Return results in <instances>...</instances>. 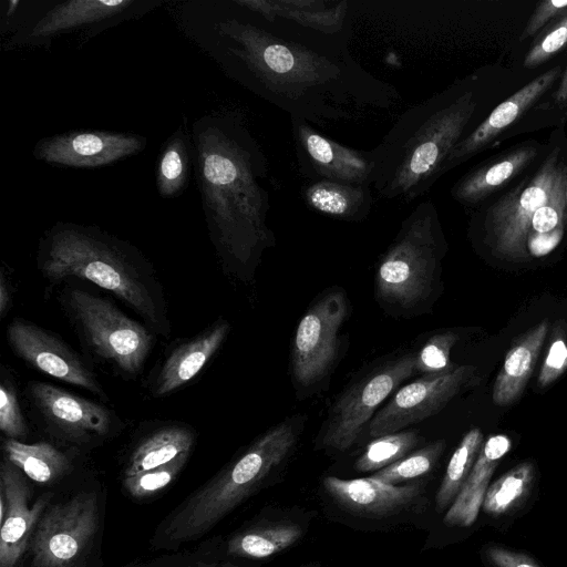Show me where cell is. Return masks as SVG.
I'll return each mask as SVG.
<instances>
[{"label":"cell","mask_w":567,"mask_h":567,"mask_svg":"<svg viewBox=\"0 0 567 567\" xmlns=\"http://www.w3.org/2000/svg\"><path fill=\"white\" fill-rule=\"evenodd\" d=\"M185 34L241 86L309 123L351 120L400 95L349 50L350 31L326 33L248 9L238 0L184 3Z\"/></svg>","instance_id":"1"},{"label":"cell","mask_w":567,"mask_h":567,"mask_svg":"<svg viewBox=\"0 0 567 567\" xmlns=\"http://www.w3.org/2000/svg\"><path fill=\"white\" fill-rule=\"evenodd\" d=\"M193 155L210 239L229 268L252 264L275 241L267 226V157L238 111L217 110L192 124Z\"/></svg>","instance_id":"2"},{"label":"cell","mask_w":567,"mask_h":567,"mask_svg":"<svg viewBox=\"0 0 567 567\" xmlns=\"http://www.w3.org/2000/svg\"><path fill=\"white\" fill-rule=\"evenodd\" d=\"M37 266L51 285L79 278L110 291L155 334L169 338L163 286L152 262L128 241L96 226L58 221L39 241Z\"/></svg>","instance_id":"3"},{"label":"cell","mask_w":567,"mask_h":567,"mask_svg":"<svg viewBox=\"0 0 567 567\" xmlns=\"http://www.w3.org/2000/svg\"><path fill=\"white\" fill-rule=\"evenodd\" d=\"M477 110L472 87H454L403 112L372 148V186L384 199L412 202L443 175Z\"/></svg>","instance_id":"4"},{"label":"cell","mask_w":567,"mask_h":567,"mask_svg":"<svg viewBox=\"0 0 567 567\" xmlns=\"http://www.w3.org/2000/svg\"><path fill=\"white\" fill-rule=\"evenodd\" d=\"M302 422L287 419L255 440L238 457L177 505L158 525L151 545L177 549L214 528L288 456Z\"/></svg>","instance_id":"5"},{"label":"cell","mask_w":567,"mask_h":567,"mask_svg":"<svg viewBox=\"0 0 567 567\" xmlns=\"http://www.w3.org/2000/svg\"><path fill=\"white\" fill-rule=\"evenodd\" d=\"M444 249L436 207L432 200H423L402 220L378 265L379 299L404 309L420 305L432 291Z\"/></svg>","instance_id":"6"},{"label":"cell","mask_w":567,"mask_h":567,"mask_svg":"<svg viewBox=\"0 0 567 567\" xmlns=\"http://www.w3.org/2000/svg\"><path fill=\"white\" fill-rule=\"evenodd\" d=\"M61 303L81 342L93 358L134 378L155 344V333L126 316L110 300L79 288H68Z\"/></svg>","instance_id":"7"},{"label":"cell","mask_w":567,"mask_h":567,"mask_svg":"<svg viewBox=\"0 0 567 567\" xmlns=\"http://www.w3.org/2000/svg\"><path fill=\"white\" fill-rule=\"evenodd\" d=\"M161 3L154 0H68L45 2L44 9L30 13L23 8L18 13L20 1H10L2 25L22 18L2 30L10 32L3 48L48 47L60 35L78 32L87 39L125 20L142 17Z\"/></svg>","instance_id":"8"},{"label":"cell","mask_w":567,"mask_h":567,"mask_svg":"<svg viewBox=\"0 0 567 567\" xmlns=\"http://www.w3.org/2000/svg\"><path fill=\"white\" fill-rule=\"evenodd\" d=\"M25 396L44 432L71 447H89L115 436L122 420L107 406L48 382L30 381Z\"/></svg>","instance_id":"9"},{"label":"cell","mask_w":567,"mask_h":567,"mask_svg":"<svg viewBox=\"0 0 567 567\" xmlns=\"http://www.w3.org/2000/svg\"><path fill=\"white\" fill-rule=\"evenodd\" d=\"M100 515L95 491L50 504L30 540L31 567H80L95 540Z\"/></svg>","instance_id":"10"},{"label":"cell","mask_w":567,"mask_h":567,"mask_svg":"<svg viewBox=\"0 0 567 567\" xmlns=\"http://www.w3.org/2000/svg\"><path fill=\"white\" fill-rule=\"evenodd\" d=\"M415 358L409 352L383 362L346 389L329 410L322 444L338 451L351 447L378 406L416 371Z\"/></svg>","instance_id":"11"},{"label":"cell","mask_w":567,"mask_h":567,"mask_svg":"<svg viewBox=\"0 0 567 567\" xmlns=\"http://www.w3.org/2000/svg\"><path fill=\"white\" fill-rule=\"evenodd\" d=\"M561 171L558 152L554 151L530 179L489 207L484 225L494 255L513 260L529 256L526 240L533 215L548 200Z\"/></svg>","instance_id":"12"},{"label":"cell","mask_w":567,"mask_h":567,"mask_svg":"<svg viewBox=\"0 0 567 567\" xmlns=\"http://www.w3.org/2000/svg\"><path fill=\"white\" fill-rule=\"evenodd\" d=\"M349 311L346 292L333 288L317 298L301 318L291 352L292 375L299 385H315L331 371Z\"/></svg>","instance_id":"13"},{"label":"cell","mask_w":567,"mask_h":567,"mask_svg":"<svg viewBox=\"0 0 567 567\" xmlns=\"http://www.w3.org/2000/svg\"><path fill=\"white\" fill-rule=\"evenodd\" d=\"M476 368L454 365L429 373L400 388L369 422L371 437L395 433L440 412L455 395L473 384Z\"/></svg>","instance_id":"14"},{"label":"cell","mask_w":567,"mask_h":567,"mask_svg":"<svg viewBox=\"0 0 567 567\" xmlns=\"http://www.w3.org/2000/svg\"><path fill=\"white\" fill-rule=\"evenodd\" d=\"M6 336L12 352L29 367L106 399L89 363L54 332L17 317L8 324Z\"/></svg>","instance_id":"15"},{"label":"cell","mask_w":567,"mask_h":567,"mask_svg":"<svg viewBox=\"0 0 567 567\" xmlns=\"http://www.w3.org/2000/svg\"><path fill=\"white\" fill-rule=\"evenodd\" d=\"M299 172L308 181L327 179L372 186V151L342 145L318 132L308 121L289 117Z\"/></svg>","instance_id":"16"},{"label":"cell","mask_w":567,"mask_h":567,"mask_svg":"<svg viewBox=\"0 0 567 567\" xmlns=\"http://www.w3.org/2000/svg\"><path fill=\"white\" fill-rule=\"evenodd\" d=\"M27 476L3 457L0 466V567H17L29 549L35 527L51 504L48 492L30 506Z\"/></svg>","instance_id":"17"},{"label":"cell","mask_w":567,"mask_h":567,"mask_svg":"<svg viewBox=\"0 0 567 567\" xmlns=\"http://www.w3.org/2000/svg\"><path fill=\"white\" fill-rule=\"evenodd\" d=\"M146 138L138 134L107 131H72L41 138L33 148L48 164L94 168L142 152Z\"/></svg>","instance_id":"18"},{"label":"cell","mask_w":567,"mask_h":567,"mask_svg":"<svg viewBox=\"0 0 567 567\" xmlns=\"http://www.w3.org/2000/svg\"><path fill=\"white\" fill-rule=\"evenodd\" d=\"M229 331V322L218 318L196 336L174 344L152 381L151 394L169 395L192 382L219 350Z\"/></svg>","instance_id":"19"},{"label":"cell","mask_w":567,"mask_h":567,"mask_svg":"<svg viewBox=\"0 0 567 567\" xmlns=\"http://www.w3.org/2000/svg\"><path fill=\"white\" fill-rule=\"evenodd\" d=\"M560 72L559 66L546 71L498 104L454 147L445 162L443 174L489 145L556 82Z\"/></svg>","instance_id":"20"},{"label":"cell","mask_w":567,"mask_h":567,"mask_svg":"<svg viewBox=\"0 0 567 567\" xmlns=\"http://www.w3.org/2000/svg\"><path fill=\"white\" fill-rule=\"evenodd\" d=\"M323 486L339 506L365 517L393 515L411 504L422 491L420 483L392 485L372 476L353 480L328 476Z\"/></svg>","instance_id":"21"},{"label":"cell","mask_w":567,"mask_h":567,"mask_svg":"<svg viewBox=\"0 0 567 567\" xmlns=\"http://www.w3.org/2000/svg\"><path fill=\"white\" fill-rule=\"evenodd\" d=\"M549 329L548 320L540 321L512 343L493 386V402L505 406L524 392L534 371Z\"/></svg>","instance_id":"22"},{"label":"cell","mask_w":567,"mask_h":567,"mask_svg":"<svg viewBox=\"0 0 567 567\" xmlns=\"http://www.w3.org/2000/svg\"><path fill=\"white\" fill-rule=\"evenodd\" d=\"M248 9L268 12L303 27L340 33L351 30L350 2L322 0H238Z\"/></svg>","instance_id":"23"},{"label":"cell","mask_w":567,"mask_h":567,"mask_svg":"<svg viewBox=\"0 0 567 567\" xmlns=\"http://www.w3.org/2000/svg\"><path fill=\"white\" fill-rule=\"evenodd\" d=\"M301 196L312 210L347 221L364 220L373 204L370 185L327 179L308 181L301 188Z\"/></svg>","instance_id":"24"},{"label":"cell","mask_w":567,"mask_h":567,"mask_svg":"<svg viewBox=\"0 0 567 567\" xmlns=\"http://www.w3.org/2000/svg\"><path fill=\"white\" fill-rule=\"evenodd\" d=\"M196 431L185 423H167L146 434L134 446L124 467V477L132 476L190 453Z\"/></svg>","instance_id":"25"},{"label":"cell","mask_w":567,"mask_h":567,"mask_svg":"<svg viewBox=\"0 0 567 567\" xmlns=\"http://www.w3.org/2000/svg\"><path fill=\"white\" fill-rule=\"evenodd\" d=\"M533 146L518 147L497 161L483 165L463 176L451 189L452 196L464 205H474L501 187L536 156Z\"/></svg>","instance_id":"26"},{"label":"cell","mask_w":567,"mask_h":567,"mask_svg":"<svg viewBox=\"0 0 567 567\" xmlns=\"http://www.w3.org/2000/svg\"><path fill=\"white\" fill-rule=\"evenodd\" d=\"M2 451L7 460L37 483L55 482L73 470L71 455L47 442L28 444L3 439Z\"/></svg>","instance_id":"27"},{"label":"cell","mask_w":567,"mask_h":567,"mask_svg":"<svg viewBox=\"0 0 567 567\" xmlns=\"http://www.w3.org/2000/svg\"><path fill=\"white\" fill-rule=\"evenodd\" d=\"M301 533L296 524L257 525L234 534L227 542L226 554L236 558H266L295 544Z\"/></svg>","instance_id":"28"},{"label":"cell","mask_w":567,"mask_h":567,"mask_svg":"<svg viewBox=\"0 0 567 567\" xmlns=\"http://www.w3.org/2000/svg\"><path fill=\"white\" fill-rule=\"evenodd\" d=\"M192 157V134L182 124L166 141L158 157L156 187L162 197H176L187 187Z\"/></svg>","instance_id":"29"},{"label":"cell","mask_w":567,"mask_h":567,"mask_svg":"<svg viewBox=\"0 0 567 567\" xmlns=\"http://www.w3.org/2000/svg\"><path fill=\"white\" fill-rule=\"evenodd\" d=\"M483 441V433L478 427L470 430L463 436L447 464L436 493L435 504L439 512L445 509L460 493L482 449Z\"/></svg>","instance_id":"30"},{"label":"cell","mask_w":567,"mask_h":567,"mask_svg":"<svg viewBox=\"0 0 567 567\" xmlns=\"http://www.w3.org/2000/svg\"><path fill=\"white\" fill-rule=\"evenodd\" d=\"M535 470L532 462H523L503 474L488 486L483 509L491 516L505 515L529 492Z\"/></svg>","instance_id":"31"},{"label":"cell","mask_w":567,"mask_h":567,"mask_svg":"<svg viewBox=\"0 0 567 567\" xmlns=\"http://www.w3.org/2000/svg\"><path fill=\"white\" fill-rule=\"evenodd\" d=\"M420 441L415 431H399L375 437L355 462L360 472L380 471L403 458Z\"/></svg>","instance_id":"32"},{"label":"cell","mask_w":567,"mask_h":567,"mask_svg":"<svg viewBox=\"0 0 567 567\" xmlns=\"http://www.w3.org/2000/svg\"><path fill=\"white\" fill-rule=\"evenodd\" d=\"M444 447L443 440L435 441L375 472L372 477L386 484L396 485L400 482L422 476L433 468Z\"/></svg>","instance_id":"33"},{"label":"cell","mask_w":567,"mask_h":567,"mask_svg":"<svg viewBox=\"0 0 567 567\" xmlns=\"http://www.w3.org/2000/svg\"><path fill=\"white\" fill-rule=\"evenodd\" d=\"M190 453H184L162 466L123 478L124 489L134 498L144 499L157 495L171 485L186 465Z\"/></svg>","instance_id":"34"},{"label":"cell","mask_w":567,"mask_h":567,"mask_svg":"<svg viewBox=\"0 0 567 567\" xmlns=\"http://www.w3.org/2000/svg\"><path fill=\"white\" fill-rule=\"evenodd\" d=\"M0 430L6 439L17 441L29 433L14 382L4 368L1 370L0 382Z\"/></svg>","instance_id":"35"},{"label":"cell","mask_w":567,"mask_h":567,"mask_svg":"<svg viewBox=\"0 0 567 567\" xmlns=\"http://www.w3.org/2000/svg\"><path fill=\"white\" fill-rule=\"evenodd\" d=\"M489 481L480 483L465 482L460 493L453 501L444 516V524L447 526L466 527L472 525L483 506Z\"/></svg>","instance_id":"36"},{"label":"cell","mask_w":567,"mask_h":567,"mask_svg":"<svg viewBox=\"0 0 567 567\" xmlns=\"http://www.w3.org/2000/svg\"><path fill=\"white\" fill-rule=\"evenodd\" d=\"M457 340L458 336L452 331L432 336L416 353V371L429 374L444 372L453 368L454 364L451 363L450 354Z\"/></svg>","instance_id":"37"},{"label":"cell","mask_w":567,"mask_h":567,"mask_svg":"<svg viewBox=\"0 0 567 567\" xmlns=\"http://www.w3.org/2000/svg\"><path fill=\"white\" fill-rule=\"evenodd\" d=\"M567 45V13L550 24L532 44L525 59V68L545 63Z\"/></svg>","instance_id":"38"},{"label":"cell","mask_w":567,"mask_h":567,"mask_svg":"<svg viewBox=\"0 0 567 567\" xmlns=\"http://www.w3.org/2000/svg\"><path fill=\"white\" fill-rule=\"evenodd\" d=\"M125 567H236L230 561L219 558L214 549L203 544L193 551H184L157 557L152 560Z\"/></svg>","instance_id":"39"},{"label":"cell","mask_w":567,"mask_h":567,"mask_svg":"<svg viewBox=\"0 0 567 567\" xmlns=\"http://www.w3.org/2000/svg\"><path fill=\"white\" fill-rule=\"evenodd\" d=\"M566 176L564 169L559 173L548 200L540 206L533 215L532 231L548 233L563 225L564 210L566 207Z\"/></svg>","instance_id":"40"},{"label":"cell","mask_w":567,"mask_h":567,"mask_svg":"<svg viewBox=\"0 0 567 567\" xmlns=\"http://www.w3.org/2000/svg\"><path fill=\"white\" fill-rule=\"evenodd\" d=\"M567 370V342L565 330L556 326L550 347L542 364L537 385L545 388L555 382Z\"/></svg>","instance_id":"41"},{"label":"cell","mask_w":567,"mask_h":567,"mask_svg":"<svg viewBox=\"0 0 567 567\" xmlns=\"http://www.w3.org/2000/svg\"><path fill=\"white\" fill-rule=\"evenodd\" d=\"M567 13V0H545L537 3L522 35L520 41L534 37L546 23Z\"/></svg>","instance_id":"42"},{"label":"cell","mask_w":567,"mask_h":567,"mask_svg":"<svg viewBox=\"0 0 567 567\" xmlns=\"http://www.w3.org/2000/svg\"><path fill=\"white\" fill-rule=\"evenodd\" d=\"M484 553L495 567H539L530 556L498 545H488Z\"/></svg>","instance_id":"43"},{"label":"cell","mask_w":567,"mask_h":567,"mask_svg":"<svg viewBox=\"0 0 567 567\" xmlns=\"http://www.w3.org/2000/svg\"><path fill=\"white\" fill-rule=\"evenodd\" d=\"M564 226L560 225L551 231L538 234L529 230L526 247L529 255L543 257L551 252L561 241Z\"/></svg>","instance_id":"44"},{"label":"cell","mask_w":567,"mask_h":567,"mask_svg":"<svg viewBox=\"0 0 567 567\" xmlns=\"http://www.w3.org/2000/svg\"><path fill=\"white\" fill-rule=\"evenodd\" d=\"M12 303V290L10 281L1 270L0 275V317L4 318L10 310Z\"/></svg>","instance_id":"45"},{"label":"cell","mask_w":567,"mask_h":567,"mask_svg":"<svg viewBox=\"0 0 567 567\" xmlns=\"http://www.w3.org/2000/svg\"><path fill=\"white\" fill-rule=\"evenodd\" d=\"M553 102L556 107L567 111V68L558 85V89L553 94Z\"/></svg>","instance_id":"46"},{"label":"cell","mask_w":567,"mask_h":567,"mask_svg":"<svg viewBox=\"0 0 567 567\" xmlns=\"http://www.w3.org/2000/svg\"><path fill=\"white\" fill-rule=\"evenodd\" d=\"M565 197H566V206H567V176H566V190H565Z\"/></svg>","instance_id":"47"},{"label":"cell","mask_w":567,"mask_h":567,"mask_svg":"<svg viewBox=\"0 0 567 567\" xmlns=\"http://www.w3.org/2000/svg\"><path fill=\"white\" fill-rule=\"evenodd\" d=\"M80 567H81V566H80ZM85 567H97V566H95V565H93V566H89V565H87V566H85Z\"/></svg>","instance_id":"48"}]
</instances>
